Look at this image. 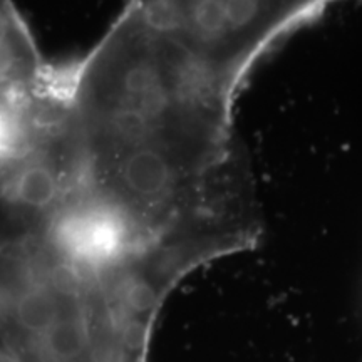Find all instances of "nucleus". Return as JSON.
Here are the masks:
<instances>
[{"label":"nucleus","instance_id":"1","mask_svg":"<svg viewBox=\"0 0 362 362\" xmlns=\"http://www.w3.org/2000/svg\"><path fill=\"white\" fill-rule=\"evenodd\" d=\"M171 30L238 96L260 57L339 0H128Z\"/></svg>","mask_w":362,"mask_h":362},{"label":"nucleus","instance_id":"2","mask_svg":"<svg viewBox=\"0 0 362 362\" xmlns=\"http://www.w3.org/2000/svg\"><path fill=\"white\" fill-rule=\"evenodd\" d=\"M0 362H25L2 322H0Z\"/></svg>","mask_w":362,"mask_h":362}]
</instances>
